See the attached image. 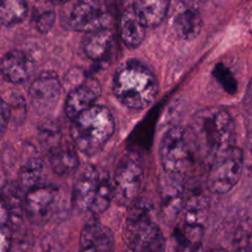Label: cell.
Wrapping results in <instances>:
<instances>
[{"instance_id":"6da1fadb","label":"cell","mask_w":252,"mask_h":252,"mask_svg":"<svg viewBox=\"0 0 252 252\" xmlns=\"http://www.w3.org/2000/svg\"><path fill=\"white\" fill-rule=\"evenodd\" d=\"M112 90L117 99L125 106L143 109L156 98L158 82L146 65L137 60H129L116 70Z\"/></svg>"},{"instance_id":"7a4b0ae2","label":"cell","mask_w":252,"mask_h":252,"mask_svg":"<svg viewBox=\"0 0 252 252\" xmlns=\"http://www.w3.org/2000/svg\"><path fill=\"white\" fill-rule=\"evenodd\" d=\"M114 119L103 105H94L72 120L70 135L75 147L85 156L98 154L114 132Z\"/></svg>"},{"instance_id":"3957f363","label":"cell","mask_w":252,"mask_h":252,"mask_svg":"<svg viewBox=\"0 0 252 252\" xmlns=\"http://www.w3.org/2000/svg\"><path fill=\"white\" fill-rule=\"evenodd\" d=\"M193 144L201 146L215 158L218 154L233 146L234 122L231 115L221 108H207L198 113L188 131Z\"/></svg>"},{"instance_id":"277c9868","label":"cell","mask_w":252,"mask_h":252,"mask_svg":"<svg viewBox=\"0 0 252 252\" xmlns=\"http://www.w3.org/2000/svg\"><path fill=\"white\" fill-rule=\"evenodd\" d=\"M113 200V186L108 173L93 164L85 165L72 189V204L80 212L103 213Z\"/></svg>"},{"instance_id":"5b68a950","label":"cell","mask_w":252,"mask_h":252,"mask_svg":"<svg viewBox=\"0 0 252 252\" xmlns=\"http://www.w3.org/2000/svg\"><path fill=\"white\" fill-rule=\"evenodd\" d=\"M193 141L182 127L169 128L159 145L160 164L164 174L184 179L193 162Z\"/></svg>"},{"instance_id":"8992f818","label":"cell","mask_w":252,"mask_h":252,"mask_svg":"<svg viewBox=\"0 0 252 252\" xmlns=\"http://www.w3.org/2000/svg\"><path fill=\"white\" fill-rule=\"evenodd\" d=\"M144 177L140 156L129 151L119 159L113 174V200L120 206H130L138 200Z\"/></svg>"},{"instance_id":"52a82bcc","label":"cell","mask_w":252,"mask_h":252,"mask_svg":"<svg viewBox=\"0 0 252 252\" xmlns=\"http://www.w3.org/2000/svg\"><path fill=\"white\" fill-rule=\"evenodd\" d=\"M243 168V153L231 146L218 154L208 174V188L214 194H224L238 182Z\"/></svg>"},{"instance_id":"ba28073f","label":"cell","mask_w":252,"mask_h":252,"mask_svg":"<svg viewBox=\"0 0 252 252\" xmlns=\"http://www.w3.org/2000/svg\"><path fill=\"white\" fill-rule=\"evenodd\" d=\"M158 227L154 219L151 204L146 200H136L129 206L122 229L123 241L134 252Z\"/></svg>"},{"instance_id":"9c48e42d","label":"cell","mask_w":252,"mask_h":252,"mask_svg":"<svg viewBox=\"0 0 252 252\" xmlns=\"http://www.w3.org/2000/svg\"><path fill=\"white\" fill-rule=\"evenodd\" d=\"M109 22L110 15L102 0H78L68 19L72 30L87 33L108 28Z\"/></svg>"},{"instance_id":"30bf717a","label":"cell","mask_w":252,"mask_h":252,"mask_svg":"<svg viewBox=\"0 0 252 252\" xmlns=\"http://www.w3.org/2000/svg\"><path fill=\"white\" fill-rule=\"evenodd\" d=\"M209 215V202L203 195L190 197L184 205L183 220L177 228L176 238L202 244L205 224Z\"/></svg>"},{"instance_id":"8fae6325","label":"cell","mask_w":252,"mask_h":252,"mask_svg":"<svg viewBox=\"0 0 252 252\" xmlns=\"http://www.w3.org/2000/svg\"><path fill=\"white\" fill-rule=\"evenodd\" d=\"M62 85L56 73L44 71L32 83L29 91L31 103L38 114L52 111L60 98Z\"/></svg>"},{"instance_id":"7c38bea8","label":"cell","mask_w":252,"mask_h":252,"mask_svg":"<svg viewBox=\"0 0 252 252\" xmlns=\"http://www.w3.org/2000/svg\"><path fill=\"white\" fill-rule=\"evenodd\" d=\"M57 199V190L49 185L40 184L27 191L24 197V212L28 219L43 223L50 218Z\"/></svg>"},{"instance_id":"4fadbf2b","label":"cell","mask_w":252,"mask_h":252,"mask_svg":"<svg viewBox=\"0 0 252 252\" xmlns=\"http://www.w3.org/2000/svg\"><path fill=\"white\" fill-rule=\"evenodd\" d=\"M113 233L96 219L88 220L82 228L79 252H113Z\"/></svg>"},{"instance_id":"5bb4252c","label":"cell","mask_w":252,"mask_h":252,"mask_svg":"<svg viewBox=\"0 0 252 252\" xmlns=\"http://www.w3.org/2000/svg\"><path fill=\"white\" fill-rule=\"evenodd\" d=\"M33 63L28 54L21 50H11L0 59V75L12 84H24L33 73Z\"/></svg>"},{"instance_id":"9a60e30c","label":"cell","mask_w":252,"mask_h":252,"mask_svg":"<svg viewBox=\"0 0 252 252\" xmlns=\"http://www.w3.org/2000/svg\"><path fill=\"white\" fill-rule=\"evenodd\" d=\"M100 94L98 83L94 80H88L75 86L69 92L65 100V113L73 120L82 112L94 105Z\"/></svg>"},{"instance_id":"2e32d148","label":"cell","mask_w":252,"mask_h":252,"mask_svg":"<svg viewBox=\"0 0 252 252\" xmlns=\"http://www.w3.org/2000/svg\"><path fill=\"white\" fill-rule=\"evenodd\" d=\"M181 178L164 174L160 182V203L165 219L173 220L183 208L184 184Z\"/></svg>"},{"instance_id":"e0dca14e","label":"cell","mask_w":252,"mask_h":252,"mask_svg":"<svg viewBox=\"0 0 252 252\" xmlns=\"http://www.w3.org/2000/svg\"><path fill=\"white\" fill-rule=\"evenodd\" d=\"M113 47L114 35L108 28L89 32L83 39V50L93 61L102 62L107 60Z\"/></svg>"},{"instance_id":"ac0fdd59","label":"cell","mask_w":252,"mask_h":252,"mask_svg":"<svg viewBox=\"0 0 252 252\" xmlns=\"http://www.w3.org/2000/svg\"><path fill=\"white\" fill-rule=\"evenodd\" d=\"M146 28L132 6L123 11L120 17L119 32L122 41L127 47L136 48L143 42L146 35Z\"/></svg>"},{"instance_id":"d6986e66","label":"cell","mask_w":252,"mask_h":252,"mask_svg":"<svg viewBox=\"0 0 252 252\" xmlns=\"http://www.w3.org/2000/svg\"><path fill=\"white\" fill-rule=\"evenodd\" d=\"M48 158L52 170L61 176L72 174L79 166V158L74 147L58 144L48 150Z\"/></svg>"},{"instance_id":"ffe728a7","label":"cell","mask_w":252,"mask_h":252,"mask_svg":"<svg viewBox=\"0 0 252 252\" xmlns=\"http://www.w3.org/2000/svg\"><path fill=\"white\" fill-rule=\"evenodd\" d=\"M169 0H133L132 8L148 28H156L166 17Z\"/></svg>"},{"instance_id":"44dd1931","label":"cell","mask_w":252,"mask_h":252,"mask_svg":"<svg viewBox=\"0 0 252 252\" xmlns=\"http://www.w3.org/2000/svg\"><path fill=\"white\" fill-rule=\"evenodd\" d=\"M202 19L196 9H188L178 13L173 20V27L177 34L186 40L198 36L202 30Z\"/></svg>"},{"instance_id":"7402d4cb","label":"cell","mask_w":252,"mask_h":252,"mask_svg":"<svg viewBox=\"0 0 252 252\" xmlns=\"http://www.w3.org/2000/svg\"><path fill=\"white\" fill-rule=\"evenodd\" d=\"M43 173V161L38 157L29 158L20 167L19 186L23 189L30 190L40 185Z\"/></svg>"},{"instance_id":"603a6c76","label":"cell","mask_w":252,"mask_h":252,"mask_svg":"<svg viewBox=\"0 0 252 252\" xmlns=\"http://www.w3.org/2000/svg\"><path fill=\"white\" fill-rule=\"evenodd\" d=\"M26 0H0V24L12 27L22 23L28 16Z\"/></svg>"},{"instance_id":"cb8c5ba5","label":"cell","mask_w":252,"mask_h":252,"mask_svg":"<svg viewBox=\"0 0 252 252\" xmlns=\"http://www.w3.org/2000/svg\"><path fill=\"white\" fill-rule=\"evenodd\" d=\"M17 183H6L0 191V197L5 202L10 214V221L16 224L24 213V197Z\"/></svg>"},{"instance_id":"d4e9b609","label":"cell","mask_w":252,"mask_h":252,"mask_svg":"<svg viewBox=\"0 0 252 252\" xmlns=\"http://www.w3.org/2000/svg\"><path fill=\"white\" fill-rule=\"evenodd\" d=\"M55 22V11L51 5L40 6L34 8L32 16V24L33 28L41 32H48Z\"/></svg>"},{"instance_id":"484cf974","label":"cell","mask_w":252,"mask_h":252,"mask_svg":"<svg viewBox=\"0 0 252 252\" xmlns=\"http://www.w3.org/2000/svg\"><path fill=\"white\" fill-rule=\"evenodd\" d=\"M165 240L162 231L158 227L153 234L144 240L134 252H164Z\"/></svg>"},{"instance_id":"4316f807","label":"cell","mask_w":252,"mask_h":252,"mask_svg":"<svg viewBox=\"0 0 252 252\" xmlns=\"http://www.w3.org/2000/svg\"><path fill=\"white\" fill-rule=\"evenodd\" d=\"M219 81L222 84L223 88L227 91H232L235 89V81L229 71L223 66H216V75Z\"/></svg>"},{"instance_id":"83f0119b","label":"cell","mask_w":252,"mask_h":252,"mask_svg":"<svg viewBox=\"0 0 252 252\" xmlns=\"http://www.w3.org/2000/svg\"><path fill=\"white\" fill-rule=\"evenodd\" d=\"M10 121V106L2 97H0V140L2 139L8 123Z\"/></svg>"},{"instance_id":"f1b7e54d","label":"cell","mask_w":252,"mask_h":252,"mask_svg":"<svg viewBox=\"0 0 252 252\" xmlns=\"http://www.w3.org/2000/svg\"><path fill=\"white\" fill-rule=\"evenodd\" d=\"M12 242V233L8 225L0 226V252H9Z\"/></svg>"},{"instance_id":"f546056e","label":"cell","mask_w":252,"mask_h":252,"mask_svg":"<svg viewBox=\"0 0 252 252\" xmlns=\"http://www.w3.org/2000/svg\"><path fill=\"white\" fill-rule=\"evenodd\" d=\"M175 252H202V244H194L175 238Z\"/></svg>"},{"instance_id":"4dcf8cb0","label":"cell","mask_w":252,"mask_h":252,"mask_svg":"<svg viewBox=\"0 0 252 252\" xmlns=\"http://www.w3.org/2000/svg\"><path fill=\"white\" fill-rule=\"evenodd\" d=\"M10 221V214L3 199L0 197V226L7 225Z\"/></svg>"},{"instance_id":"1f68e13d","label":"cell","mask_w":252,"mask_h":252,"mask_svg":"<svg viewBox=\"0 0 252 252\" xmlns=\"http://www.w3.org/2000/svg\"><path fill=\"white\" fill-rule=\"evenodd\" d=\"M178 1L188 9L197 10V8H199L206 0H178Z\"/></svg>"},{"instance_id":"d6a6232c","label":"cell","mask_w":252,"mask_h":252,"mask_svg":"<svg viewBox=\"0 0 252 252\" xmlns=\"http://www.w3.org/2000/svg\"><path fill=\"white\" fill-rule=\"evenodd\" d=\"M245 99L248 101V102H252V76H251V79L248 83V86H247V90H246V94H245Z\"/></svg>"},{"instance_id":"836d02e7","label":"cell","mask_w":252,"mask_h":252,"mask_svg":"<svg viewBox=\"0 0 252 252\" xmlns=\"http://www.w3.org/2000/svg\"><path fill=\"white\" fill-rule=\"evenodd\" d=\"M235 252H252V250H251V248H250V247H247V246H241V247L237 248Z\"/></svg>"},{"instance_id":"e575fe53","label":"cell","mask_w":252,"mask_h":252,"mask_svg":"<svg viewBox=\"0 0 252 252\" xmlns=\"http://www.w3.org/2000/svg\"><path fill=\"white\" fill-rule=\"evenodd\" d=\"M48 2H50L51 4H63L68 2L69 0H47Z\"/></svg>"},{"instance_id":"d590c367","label":"cell","mask_w":252,"mask_h":252,"mask_svg":"<svg viewBox=\"0 0 252 252\" xmlns=\"http://www.w3.org/2000/svg\"><path fill=\"white\" fill-rule=\"evenodd\" d=\"M209 252H227V250H225L223 248H220V247H216V248L211 249Z\"/></svg>"},{"instance_id":"8d00e7d4","label":"cell","mask_w":252,"mask_h":252,"mask_svg":"<svg viewBox=\"0 0 252 252\" xmlns=\"http://www.w3.org/2000/svg\"><path fill=\"white\" fill-rule=\"evenodd\" d=\"M5 184H6V182L4 181V176H3L2 173L0 172V191H1V189L4 187Z\"/></svg>"}]
</instances>
